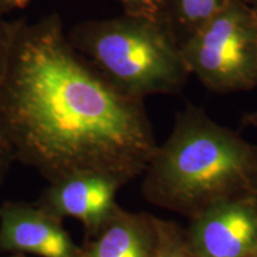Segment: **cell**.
Returning <instances> with one entry per match:
<instances>
[{"instance_id":"6da1fadb","label":"cell","mask_w":257,"mask_h":257,"mask_svg":"<svg viewBox=\"0 0 257 257\" xmlns=\"http://www.w3.org/2000/svg\"><path fill=\"white\" fill-rule=\"evenodd\" d=\"M0 135L49 182L144 174L157 143L144 100L113 87L66 37L59 16L17 21L0 83Z\"/></svg>"},{"instance_id":"7a4b0ae2","label":"cell","mask_w":257,"mask_h":257,"mask_svg":"<svg viewBox=\"0 0 257 257\" xmlns=\"http://www.w3.org/2000/svg\"><path fill=\"white\" fill-rule=\"evenodd\" d=\"M142 194L188 219L226 202L257 199V144L187 104L144 172Z\"/></svg>"},{"instance_id":"3957f363","label":"cell","mask_w":257,"mask_h":257,"mask_svg":"<svg viewBox=\"0 0 257 257\" xmlns=\"http://www.w3.org/2000/svg\"><path fill=\"white\" fill-rule=\"evenodd\" d=\"M68 38L113 87L133 98L178 94L191 75L162 16L125 12L79 25Z\"/></svg>"},{"instance_id":"277c9868","label":"cell","mask_w":257,"mask_h":257,"mask_svg":"<svg viewBox=\"0 0 257 257\" xmlns=\"http://www.w3.org/2000/svg\"><path fill=\"white\" fill-rule=\"evenodd\" d=\"M180 49L189 74L212 92L227 94L257 86V14L244 0H231Z\"/></svg>"},{"instance_id":"5b68a950","label":"cell","mask_w":257,"mask_h":257,"mask_svg":"<svg viewBox=\"0 0 257 257\" xmlns=\"http://www.w3.org/2000/svg\"><path fill=\"white\" fill-rule=\"evenodd\" d=\"M186 233L198 257H248L257 251V199L212 207L191 218Z\"/></svg>"},{"instance_id":"8992f818","label":"cell","mask_w":257,"mask_h":257,"mask_svg":"<svg viewBox=\"0 0 257 257\" xmlns=\"http://www.w3.org/2000/svg\"><path fill=\"white\" fill-rule=\"evenodd\" d=\"M0 252L38 257H82L62 220L36 204L6 201L0 206Z\"/></svg>"},{"instance_id":"52a82bcc","label":"cell","mask_w":257,"mask_h":257,"mask_svg":"<svg viewBox=\"0 0 257 257\" xmlns=\"http://www.w3.org/2000/svg\"><path fill=\"white\" fill-rule=\"evenodd\" d=\"M120 188L107 176L76 174L49 182L35 204L61 220H79L91 238L118 206L115 197Z\"/></svg>"},{"instance_id":"ba28073f","label":"cell","mask_w":257,"mask_h":257,"mask_svg":"<svg viewBox=\"0 0 257 257\" xmlns=\"http://www.w3.org/2000/svg\"><path fill=\"white\" fill-rule=\"evenodd\" d=\"M156 217L118 205L98 233L82 245V257H155Z\"/></svg>"},{"instance_id":"9c48e42d","label":"cell","mask_w":257,"mask_h":257,"mask_svg":"<svg viewBox=\"0 0 257 257\" xmlns=\"http://www.w3.org/2000/svg\"><path fill=\"white\" fill-rule=\"evenodd\" d=\"M231 0H165L162 17L179 44L221 11Z\"/></svg>"},{"instance_id":"30bf717a","label":"cell","mask_w":257,"mask_h":257,"mask_svg":"<svg viewBox=\"0 0 257 257\" xmlns=\"http://www.w3.org/2000/svg\"><path fill=\"white\" fill-rule=\"evenodd\" d=\"M157 250L155 257H198L189 244L185 227L156 217Z\"/></svg>"},{"instance_id":"8fae6325","label":"cell","mask_w":257,"mask_h":257,"mask_svg":"<svg viewBox=\"0 0 257 257\" xmlns=\"http://www.w3.org/2000/svg\"><path fill=\"white\" fill-rule=\"evenodd\" d=\"M16 25H17V21L8 22L5 21L4 17L0 18V83L3 82L5 76Z\"/></svg>"},{"instance_id":"7c38bea8","label":"cell","mask_w":257,"mask_h":257,"mask_svg":"<svg viewBox=\"0 0 257 257\" xmlns=\"http://www.w3.org/2000/svg\"><path fill=\"white\" fill-rule=\"evenodd\" d=\"M126 14L162 16L165 0H119Z\"/></svg>"},{"instance_id":"4fadbf2b","label":"cell","mask_w":257,"mask_h":257,"mask_svg":"<svg viewBox=\"0 0 257 257\" xmlns=\"http://www.w3.org/2000/svg\"><path fill=\"white\" fill-rule=\"evenodd\" d=\"M15 160L12 153L10 152L9 148L4 146H0V185H2L3 180H4L6 173L10 168L12 161Z\"/></svg>"},{"instance_id":"5bb4252c","label":"cell","mask_w":257,"mask_h":257,"mask_svg":"<svg viewBox=\"0 0 257 257\" xmlns=\"http://www.w3.org/2000/svg\"><path fill=\"white\" fill-rule=\"evenodd\" d=\"M29 0H0V18H3L12 10L24 8Z\"/></svg>"},{"instance_id":"9a60e30c","label":"cell","mask_w":257,"mask_h":257,"mask_svg":"<svg viewBox=\"0 0 257 257\" xmlns=\"http://www.w3.org/2000/svg\"><path fill=\"white\" fill-rule=\"evenodd\" d=\"M242 124L244 126H252L257 127V111H253L251 113L244 114Z\"/></svg>"},{"instance_id":"2e32d148","label":"cell","mask_w":257,"mask_h":257,"mask_svg":"<svg viewBox=\"0 0 257 257\" xmlns=\"http://www.w3.org/2000/svg\"><path fill=\"white\" fill-rule=\"evenodd\" d=\"M244 2H245L246 4H248L257 14V0H244Z\"/></svg>"},{"instance_id":"e0dca14e","label":"cell","mask_w":257,"mask_h":257,"mask_svg":"<svg viewBox=\"0 0 257 257\" xmlns=\"http://www.w3.org/2000/svg\"><path fill=\"white\" fill-rule=\"evenodd\" d=\"M0 146H4V147H6V146H5V143H4V141H3L2 135H0ZM6 148H8V147H6Z\"/></svg>"},{"instance_id":"ac0fdd59","label":"cell","mask_w":257,"mask_h":257,"mask_svg":"<svg viewBox=\"0 0 257 257\" xmlns=\"http://www.w3.org/2000/svg\"><path fill=\"white\" fill-rule=\"evenodd\" d=\"M248 257H257V251H255L253 253H251V255H249Z\"/></svg>"},{"instance_id":"d6986e66","label":"cell","mask_w":257,"mask_h":257,"mask_svg":"<svg viewBox=\"0 0 257 257\" xmlns=\"http://www.w3.org/2000/svg\"><path fill=\"white\" fill-rule=\"evenodd\" d=\"M11 257H25V256L21 255V253H17V255H14V256H11Z\"/></svg>"}]
</instances>
